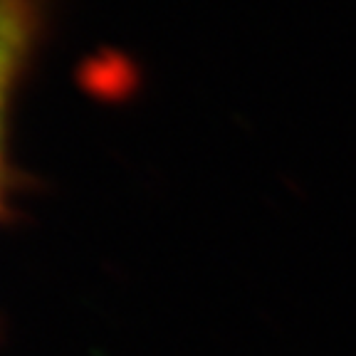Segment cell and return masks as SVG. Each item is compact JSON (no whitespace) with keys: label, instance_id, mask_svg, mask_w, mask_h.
Returning a JSON list of instances; mask_svg holds the SVG:
<instances>
[{"label":"cell","instance_id":"1","mask_svg":"<svg viewBox=\"0 0 356 356\" xmlns=\"http://www.w3.org/2000/svg\"><path fill=\"white\" fill-rule=\"evenodd\" d=\"M40 28V0H0V198L6 163V119L13 92Z\"/></svg>","mask_w":356,"mask_h":356}]
</instances>
